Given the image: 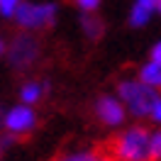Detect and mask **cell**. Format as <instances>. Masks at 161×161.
<instances>
[{
    "instance_id": "1",
    "label": "cell",
    "mask_w": 161,
    "mask_h": 161,
    "mask_svg": "<svg viewBox=\"0 0 161 161\" xmlns=\"http://www.w3.org/2000/svg\"><path fill=\"white\" fill-rule=\"evenodd\" d=\"M103 154H108L112 161H154L151 159V137L147 127H130L122 134H115L105 142L95 144Z\"/></svg>"
},
{
    "instance_id": "2",
    "label": "cell",
    "mask_w": 161,
    "mask_h": 161,
    "mask_svg": "<svg viewBox=\"0 0 161 161\" xmlns=\"http://www.w3.org/2000/svg\"><path fill=\"white\" fill-rule=\"evenodd\" d=\"M117 93H120L122 100L130 105V112L134 117H139V120L154 115V108L159 103L156 88L144 86L142 80H122L120 86H117Z\"/></svg>"
},
{
    "instance_id": "3",
    "label": "cell",
    "mask_w": 161,
    "mask_h": 161,
    "mask_svg": "<svg viewBox=\"0 0 161 161\" xmlns=\"http://www.w3.org/2000/svg\"><path fill=\"white\" fill-rule=\"evenodd\" d=\"M56 17V5L54 3H44V5H32V3H22L17 12H15V20L20 27L27 30H39V27H49Z\"/></svg>"
},
{
    "instance_id": "4",
    "label": "cell",
    "mask_w": 161,
    "mask_h": 161,
    "mask_svg": "<svg viewBox=\"0 0 161 161\" xmlns=\"http://www.w3.org/2000/svg\"><path fill=\"white\" fill-rule=\"evenodd\" d=\"M37 54H39L37 42L32 37H27V34H22V37H17L12 42V47H10V64L15 69H27L32 61L37 59Z\"/></svg>"
},
{
    "instance_id": "5",
    "label": "cell",
    "mask_w": 161,
    "mask_h": 161,
    "mask_svg": "<svg viewBox=\"0 0 161 161\" xmlns=\"http://www.w3.org/2000/svg\"><path fill=\"white\" fill-rule=\"evenodd\" d=\"M34 112L27 108V105H17L12 108L8 115H5V127L12 132V134H27V132L34 127Z\"/></svg>"
},
{
    "instance_id": "6",
    "label": "cell",
    "mask_w": 161,
    "mask_h": 161,
    "mask_svg": "<svg viewBox=\"0 0 161 161\" xmlns=\"http://www.w3.org/2000/svg\"><path fill=\"white\" fill-rule=\"evenodd\" d=\"M95 115H98V120L103 125L115 127V125H120L125 120V108L120 105V100H115L110 95H103L98 100V105H95Z\"/></svg>"
},
{
    "instance_id": "7",
    "label": "cell",
    "mask_w": 161,
    "mask_h": 161,
    "mask_svg": "<svg viewBox=\"0 0 161 161\" xmlns=\"http://www.w3.org/2000/svg\"><path fill=\"white\" fill-rule=\"evenodd\" d=\"M139 80L144 86H151V88H161V64L159 61H149L144 64L139 71Z\"/></svg>"
},
{
    "instance_id": "8",
    "label": "cell",
    "mask_w": 161,
    "mask_h": 161,
    "mask_svg": "<svg viewBox=\"0 0 161 161\" xmlns=\"http://www.w3.org/2000/svg\"><path fill=\"white\" fill-rule=\"evenodd\" d=\"M54 161H112L108 154H103L98 147H93V151H78V154H64Z\"/></svg>"
},
{
    "instance_id": "9",
    "label": "cell",
    "mask_w": 161,
    "mask_h": 161,
    "mask_svg": "<svg viewBox=\"0 0 161 161\" xmlns=\"http://www.w3.org/2000/svg\"><path fill=\"white\" fill-rule=\"evenodd\" d=\"M42 93H44V86L42 83H25L22 86V91H20V98H22V103L25 105H32V103H37L42 98Z\"/></svg>"
},
{
    "instance_id": "10",
    "label": "cell",
    "mask_w": 161,
    "mask_h": 161,
    "mask_svg": "<svg viewBox=\"0 0 161 161\" xmlns=\"http://www.w3.org/2000/svg\"><path fill=\"white\" fill-rule=\"evenodd\" d=\"M80 25H83V32L91 37V39H100L103 32H105V27H103V22L98 20V17H93V15H86L83 20H80Z\"/></svg>"
},
{
    "instance_id": "11",
    "label": "cell",
    "mask_w": 161,
    "mask_h": 161,
    "mask_svg": "<svg viewBox=\"0 0 161 161\" xmlns=\"http://www.w3.org/2000/svg\"><path fill=\"white\" fill-rule=\"evenodd\" d=\"M149 17H151L149 10H144V8H139V5H134L132 12H130V25H132V27H144V25L149 22Z\"/></svg>"
},
{
    "instance_id": "12",
    "label": "cell",
    "mask_w": 161,
    "mask_h": 161,
    "mask_svg": "<svg viewBox=\"0 0 161 161\" xmlns=\"http://www.w3.org/2000/svg\"><path fill=\"white\" fill-rule=\"evenodd\" d=\"M20 5H22V0H0V15L3 17H15Z\"/></svg>"
},
{
    "instance_id": "13",
    "label": "cell",
    "mask_w": 161,
    "mask_h": 161,
    "mask_svg": "<svg viewBox=\"0 0 161 161\" xmlns=\"http://www.w3.org/2000/svg\"><path fill=\"white\" fill-rule=\"evenodd\" d=\"M151 159L161 161V132L151 137Z\"/></svg>"
},
{
    "instance_id": "14",
    "label": "cell",
    "mask_w": 161,
    "mask_h": 161,
    "mask_svg": "<svg viewBox=\"0 0 161 161\" xmlns=\"http://www.w3.org/2000/svg\"><path fill=\"white\" fill-rule=\"evenodd\" d=\"M73 3H76L83 12H93L98 5H100V0H73Z\"/></svg>"
},
{
    "instance_id": "15",
    "label": "cell",
    "mask_w": 161,
    "mask_h": 161,
    "mask_svg": "<svg viewBox=\"0 0 161 161\" xmlns=\"http://www.w3.org/2000/svg\"><path fill=\"white\" fill-rule=\"evenodd\" d=\"M134 5H139V8H144V10H149V12L159 10V0H137Z\"/></svg>"
},
{
    "instance_id": "16",
    "label": "cell",
    "mask_w": 161,
    "mask_h": 161,
    "mask_svg": "<svg viewBox=\"0 0 161 161\" xmlns=\"http://www.w3.org/2000/svg\"><path fill=\"white\" fill-rule=\"evenodd\" d=\"M151 61H159L161 64V42L154 44V49H151Z\"/></svg>"
},
{
    "instance_id": "17",
    "label": "cell",
    "mask_w": 161,
    "mask_h": 161,
    "mask_svg": "<svg viewBox=\"0 0 161 161\" xmlns=\"http://www.w3.org/2000/svg\"><path fill=\"white\" fill-rule=\"evenodd\" d=\"M156 122H161V98H159V103H156V108H154V115H151Z\"/></svg>"
},
{
    "instance_id": "18",
    "label": "cell",
    "mask_w": 161,
    "mask_h": 161,
    "mask_svg": "<svg viewBox=\"0 0 161 161\" xmlns=\"http://www.w3.org/2000/svg\"><path fill=\"white\" fill-rule=\"evenodd\" d=\"M0 51H3V39H0Z\"/></svg>"
},
{
    "instance_id": "19",
    "label": "cell",
    "mask_w": 161,
    "mask_h": 161,
    "mask_svg": "<svg viewBox=\"0 0 161 161\" xmlns=\"http://www.w3.org/2000/svg\"><path fill=\"white\" fill-rule=\"evenodd\" d=\"M159 12H161V0H159Z\"/></svg>"
}]
</instances>
